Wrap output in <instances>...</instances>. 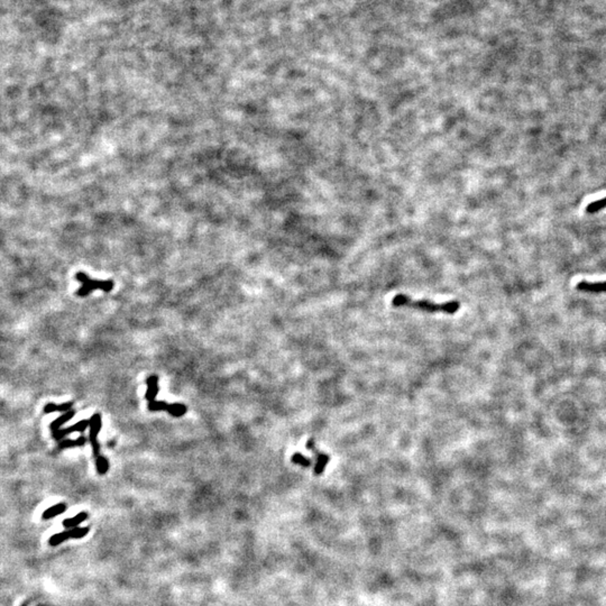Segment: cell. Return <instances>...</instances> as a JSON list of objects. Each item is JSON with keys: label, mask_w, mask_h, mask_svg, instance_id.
I'll list each match as a JSON object with an SVG mask.
<instances>
[{"label": "cell", "mask_w": 606, "mask_h": 606, "mask_svg": "<svg viewBox=\"0 0 606 606\" xmlns=\"http://www.w3.org/2000/svg\"><path fill=\"white\" fill-rule=\"evenodd\" d=\"M76 415V411L71 410L68 411V412H65L64 414H62L61 417H59L56 419V420H54L52 423H50V430H52V432H55L59 429H61V427L65 425V423H68L71 419Z\"/></svg>", "instance_id": "obj_9"}, {"label": "cell", "mask_w": 606, "mask_h": 606, "mask_svg": "<svg viewBox=\"0 0 606 606\" xmlns=\"http://www.w3.org/2000/svg\"><path fill=\"white\" fill-rule=\"evenodd\" d=\"M577 290L589 293H606V281L604 282H586L581 281L576 286Z\"/></svg>", "instance_id": "obj_7"}, {"label": "cell", "mask_w": 606, "mask_h": 606, "mask_svg": "<svg viewBox=\"0 0 606 606\" xmlns=\"http://www.w3.org/2000/svg\"><path fill=\"white\" fill-rule=\"evenodd\" d=\"M87 519H88V514L85 513V512H82V513L77 514L76 516H75V518L64 520L63 526L64 528H67V529H70V528H76V526H79L80 523H82Z\"/></svg>", "instance_id": "obj_14"}, {"label": "cell", "mask_w": 606, "mask_h": 606, "mask_svg": "<svg viewBox=\"0 0 606 606\" xmlns=\"http://www.w3.org/2000/svg\"><path fill=\"white\" fill-rule=\"evenodd\" d=\"M101 426H102V423H101V415L99 413H95L90 419V426H89V429H90V432H89V440H90L91 442L93 456H95L96 458L100 456L99 454L100 445L97 439H98V433L101 430Z\"/></svg>", "instance_id": "obj_3"}, {"label": "cell", "mask_w": 606, "mask_h": 606, "mask_svg": "<svg viewBox=\"0 0 606 606\" xmlns=\"http://www.w3.org/2000/svg\"><path fill=\"white\" fill-rule=\"evenodd\" d=\"M604 208H606V198H604V199H601V200H597V201H594V202H592V203H589L587 205V208H586V211L589 212V213H595V212L600 211V210H602V209H604Z\"/></svg>", "instance_id": "obj_17"}, {"label": "cell", "mask_w": 606, "mask_h": 606, "mask_svg": "<svg viewBox=\"0 0 606 606\" xmlns=\"http://www.w3.org/2000/svg\"><path fill=\"white\" fill-rule=\"evenodd\" d=\"M76 278L80 283H82V286H81L76 292V294L79 295V297H87V295L90 294L92 291H95V290H101V291H103V292H110V291L115 287L114 281H99V279H91L87 274L83 273V272H79V273H76Z\"/></svg>", "instance_id": "obj_2"}, {"label": "cell", "mask_w": 606, "mask_h": 606, "mask_svg": "<svg viewBox=\"0 0 606 606\" xmlns=\"http://www.w3.org/2000/svg\"><path fill=\"white\" fill-rule=\"evenodd\" d=\"M291 460H292L293 464L300 465V466H302V467H310V466H311L312 463H313V460L304 457L300 453H295L293 456L291 457Z\"/></svg>", "instance_id": "obj_16"}, {"label": "cell", "mask_w": 606, "mask_h": 606, "mask_svg": "<svg viewBox=\"0 0 606 606\" xmlns=\"http://www.w3.org/2000/svg\"><path fill=\"white\" fill-rule=\"evenodd\" d=\"M147 383V391L145 394V398L147 401H154L155 398H156L158 392H160V387H158V378L156 375H151L149 379L146 380Z\"/></svg>", "instance_id": "obj_8"}, {"label": "cell", "mask_w": 606, "mask_h": 606, "mask_svg": "<svg viewBox=\"0 0 606 606\" xmlns=\"http://www.w3.org/2000/svg\"><path fill=\"white\" fill-rule=\"evenodd\" d=\"M88 532H89V528H73L72 530L64 531V532H61V533H56V534L52 535V537L50 538L49 542L50 546H57L68 539L83 538L84 535H87Z\"/></svg>", "instance_id": "obj_4"}, {"label": "cell", "mask_w": 606, "mask_h": 606, "mask_svg": "<svg viewBox=\"0 0 606 606\" xmlns=\"http://www.w3.org/2000/svg\"><path fill=\"white\" fill-rule=\"evenodd\" d=\"M392 305L394 308L400 306H409L412 309H418L421 311L430 313H446L454 314L460 308V303L458 301H449L446 303H436L430 300H414L405 294L395 295L392 300Z\"/></svg>", "instance_id": "obj_1"}, {"label": "cell", "mask_w": 606, "mask_h": 606, "mask_svg": "<svg viewBox=\"0 0 606 606\" xmlns=\"http://www.w3.org/2000/svg\"><path fill=\"white\" fill-rule=\"evenodd\" d=\"M89 426H90V420H81L76 423V425L67 427V428L63 429H59L55 431V432H53V438L57 441H61L65 436H68V434L72 432H83L85 429L89 428Z\"/></svg>", "instance_id": "obj_6"}, {"label": "cell", "mask_w": 606, "mask_h": 606, "mask_svg": "<svg viewBox=\"0 0 606 606\" xmlns=\"http://www.w3.org/2000/svg\"><path fill=\"white\" fill-rule=\"evenodd\" d=\"M73 406L72 402H67V403H62L60 405H57V404L54 403H50L44 407V412L45 413H53V412H68V411H71Z\"/></svg>", "instance_id": "obj_10"}, {"label": "cell", "mask_w": 606, "mask_h": 606, "mask_svg": "<svg viewBox=\"0 0 606 606\" xmlns=\"http://www.w3.org/2000/svg\"><path fill=\"white\" fill-rule=\"evenodd\" d=\"M65 510H67V505L63 504V503L56 504V505H54V506L48 508V510H46L44 513H43V519H45V520L52 519V518H54V516L63 513Z\"/></svg>", "instance_id": "obj_11"}, {"label": "cell", "mask_w": 606, "mask_h": 606, "mask_svg": "<svg viewBox=\"0 0 606 606\" xmlns=\"http://www.w3.org/2000/svg\"><path fill=\"white\" fill-rule=\"evenodd\" d=\"M96 467H97V472H98L99 475H104V474L108 472V469H109V463H108L107 458L103 456L97 457Z\"/></svg>", "instance_id": "obj_15"}, {"label": "cell", "mask_w": 606, "mask_h": 606, "mask_svg": "<svg viewBox=\"0 0 606 606\" xmlns=\"http://www.w3.org/2000/svg\"><path fill=\"white\" fill-rule=\"evenodd\" d=\"M169 404L164 402V401H156V400H154V401H151L149 403V410L150 411H166L168 409Z\"/></svg>", "instance_id": "obj_18"}, {"label": "cell", "mask_w": 606, "mask_h": 606, "mask_svg": "<svg viewBox=\"0 0 606 606\" xmlns=\"http://www.w3.org/2000/svg\"><path fill=\"white\" fill-rule=\"evenodd\" d=\"M306 449L311 450V452H313L314 454L317 456V464H316V467H314V474H316V475H321V474L325 472V468L327 467V465L330 461V456L316 448V444H314L313 439H309L308 442H306Z\"/></svg>", "instance_id": "obj_5"}, {"label": "cell", "mask_w": 606, "mask_h": 606, "mask_svg": "<svg viewBox=\"0 0 606 606\" xmlns=\"http://www.w3.org/2000/svg\"><path fill=\"white\" fill-rule=\"evenodd\" d=\"M166 411L172 415L174 418H180L182 415H184L186 413V411H188V407L183 404L180 403H174V404H169L168 409Z\"/></svg>", "instance_id": "obj_13"}, {"label": "cell", "mask_w": 606, "mask_h": 606, "mask_svg": "<svg viewBox=\"0 0 606 606\" xmlns=\"http://www.w3.org/2000/svg\"><path fill=\"white\" fill-rule=\"evenodd\" d=\"M85 441H87V439L83 436H80L76 440H61L59 442V445H57V449H67V448H73V447H81L85 444Z\"/></svg>", "instance_id": "obj_12"}]
</instances>
